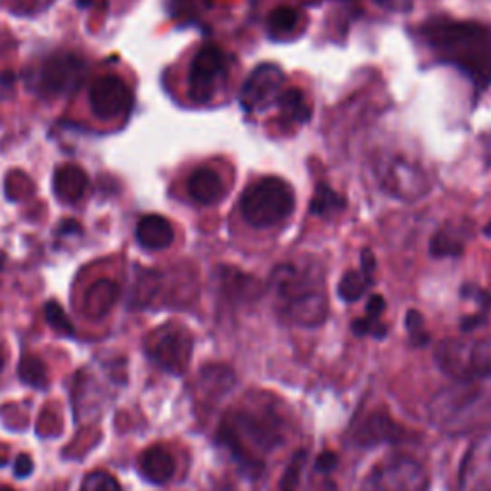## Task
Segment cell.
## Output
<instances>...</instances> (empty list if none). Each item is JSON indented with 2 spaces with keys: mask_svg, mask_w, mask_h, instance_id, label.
I'll return each instance as SVG.
<instances>
[{
  "mask_svg": "<svg viewBox=\"0 0 491 491\" xmlns=\"http://www.w3.org/2000/svg\"><path fill=\"white\" fill-rule=\"evenodd\" d=\"M422 173L409 166L403 159H394L382 173V185L390 190V194L401 196V198H417L422 190Z\"/></svg>",
  "mask_w": 491,
  "mask_h": 491,
  "instance_id": "9a60e30c",
  "label": "cell"
},
{
  "mask_svg": "<svg viewBox=\"0 0 491 491\" xmlns=\"http://www.w3.org/2000/svg\"><path fill=\"white\" fill-rule=\"evenodd\" d=\"M407 430L382 409H372L357 415L348 428V441L353 448H374L380 444H398L405 439Z\"/></svg>",
  "mask_w": 491,
  "mask_h": 491,
  "instance_id": "8fae6325",
  "label": "cell"
},
{
  "mask_svg": "<svg viewBox=\"0 0 491 491\" xmlns=\"http://www.w3.org/2000/svg\"><path fill=\"white\" fill-rule=\"evenodd\" d=\"M455 491H491V436L468 449Z\"/></svg>",
  "mask_w": 491,
  "mask_h": 491,
  "instance_id": "5bb4252c",
  "label": "cell"
},
{
  "mask_svg": "<svg viewBox=\"0 0 491 491\" xmlns=\"http://www.w3.org/2000/svg\"><path fill=\"white\" fill-rule=\"evenodd\" d=\"M428 419L449 436L491 432V372L441 388L428 401Z\"/></svg>",
  "mask_w": 491,
  "mask_h": 491,
  "instance_id": "277c9868",
  "label": "cell"
},
{
  "mask_svg": "<svg viewBox=\"0 0 491 491\" xmlns=\"http://www.w3.org/2000/svg\"><path fill=\"white\" fill-rule=\"evenodd\" d=\"M235 382L236 376L228 367L206 365L198 374L196 390H198V398L202 401H206L207 405H214L235 388Z\"/></svg>",
  "mask_w": 491,
  "mask_h": 491,
  "instance_id": "2e32d148",
  "label": "cell"
},
{
  "mask_svg": "<svg viewBox=\"0 0 491 491\" xmlns=\"http://www.w3.org/2000/svg\"><path fill=\"white\" fill-rule=\"evenodd\" d=\"M372 283H374L372 273H367L363 269L348 271V273L342 274L340 283H338V296L342 302L353 303L365 296L367 290L372 286Z\"/></svg>",
  "mask_w": 491,
  "mask_h": 491,
  "instance_id": "cb8c5ba5",
  "label": "cell"
},
{
  "mask_svg": "<svg viewBox=\"0 0 491 491\" xmlns=\"http://www.w3.org/2000/svg\"><path fill=\"white\" fill-rule=\"evenodd\" d=\"M137 468L144 480H149L150 484L156 486H163L175 477L177 463L166 448L152 446L140 453Z\"/></svg>",
  "mask_w": 491,
  "mask_h": 491,
  "instance_id": "e0dca14e",
  "label": "cell"
},
{
  "mask_svg": "<svg viewBox=\"0 0 491 491\" xmlns=\"http://www.w3.org/2000/svg\"><path fill=\"white\" fill-rule=\"evenodd\" d=\"M240 214L254 228H271L284 223L296 207L290 183L281 177H261L240 196Z\"/></svg>",
  "mask_w": 491,
  "mask_h": 491,
  "instance_id": "5b68a950",
  "label": "cell"
},
{
  "mask_svg": "<svg viewBox=\"0 0 491 491\" xmlns=\"http://www.w3.org/2000/svg\"><path fill=\"white\" fill-rule=\"evenodd\" d=\"M190 198L200 206H216L225 196V187L217 171L211 168H198L192 171L187 183Z\"/></svg>",
  "mask_w": 491,
  "mask_h": 491,
  "instance_id": "d6986e66",
  "label": "cell"
},
{
  "mask_svg": "<svg viewBox=\"0 0 491 491\" xmlns=\"http://www.w3.org/2000/svg\"><path fill=\"white\" fill-rule=\"evenodd\" d=\"M434 359L438 369L453 382L491 372V346L484 340L446 338L436 346Z\"/></svg>",
  "mask_w": 491,
  "mask_h": 491,
  "instance_id": "8992f818",
  "label": "cell"
},
{
  "mask_svg": "<svg viewBox=\"0 0 491 491\" xmlns=\"http://www.w3.org/2000/svg\"><path fill=\"white\" fill-rule=\"evenodd\" d=\"M79 491H121V486L110 472L94 470V472H89L83 478V482H81Z\"/></svg>",
  "mask_w": 491,
  "mask_h": 491,
  "instance_id": "f546056e",
  "label": "cell"
},
{
  "mask_svg": "<svg viewBox=\"0 0 491 491\" xmlns=\"http://www.w3.org/2000/svg\"><path fill=\"white\" fill-rule=\"evenodd\" d=\"M300 25V12L290 6H278L271 12L267 20V33L271 39L281 41L284 37H290L294 31Z\"/></svg>",
  "mask_w": 491,
  "mask_h": 491,
  "instance_id": "d4e9b609",
  "label": "cell"
},
{
  "mask_svg": "<svg viewBox=\"0 0 491 491\" xmlns=\"http://www.w3.org/2000/svg\"><path fill=\"white\" fill-rule=\"evenodd\" d=\"M89 187L87 173L79 166H62L54 173V192L56 198L63 204H75L85 196V190Z\"/></svg>",
  "mask_w": 491,
  "mask_h": 491,
  "instance_id": "ffe728a7",
  "label": "cell"
},
{
  "mask_svg": "<svg viewBox=\"0 0 491 491\" xmlns=\"http://www.w3.org/2000/svg\"><path fill=\"white\" fill-rule=\"evenodd\" d=\"M346 204H348L346 198H343L340 192H336L331 185L319 183L315 187L313 198H311L309 211H311V216H315V217L331 219V217L340 216L342 211L346 209Z\"/></svg>",
  "mask_w": 491,
  "mask_h": 491,
  "instance_id": "44dd1931",
  "label": "cell"
},
{
  "mask_svg": "<svg viewBox=\"0 0 491 491\" xmlns=\"http://www.w3.org/2000/svg\"><path fill=\"white\" fill-rule=\"evenodd\" d=\"M87 77V62L75 54L51 56L41 68L39 89L48 96L72 94Z\"/></svg>",
  "mask_w": 491,
  "mask_h": 491,
  "instance_id": "7c38bea8",
  "label": "cell"
},
{
  "mask_svg": "<svg viewBox=\"0 0 491 491\" xmlns=\"http://www.w3.org/2000/svg\"><path fill=\"white\" fill-rule=\"evenodd\" d=\"M276 108L281 110V116L294 125H305L311 120V106L307 98L298 89H284L281 98L276 101Z\"/></svg>",
  "mask_w": 491,
  "mask_h": 491,
  "instance_id": "603a6c76",
  "label": "cell"
},
{
  "mask_svg": "<svg viewBox=\"0 0 491 491\" xmlns=\"http://www.w3.org/2000/svg\"><path fill=\"white\" fill-rule=\"evenodd\" d=\"M135 236L144 250L161 252L168 250L175 242V228L169 219L158 214H150L139 221Z\"/></svg>",
  "mask_w": 491,
  "mask_h": 491,
  "instance_id": "ac0fdd59",
  "label": "cell"
},
{
  "mask_svg": "<svg viewBox=\"0 0 491 491\" xmlns=\"http://www.w3.org/2000/svg\"><path fill=\"white\" fill-rule=\"evenodd\" d=\"M305 459H307V451H296L292 455V459L288 461L284 474H283L281 491H298L300 489Z\"/></svg>",
  "mask_w": 491,
  "mask_h": 491,
  "instance_id": "83f0119b",
  "label": "cell"
},
{
  "mask_svg": "<svg viewBox=\"0 0 491 491\" xmlns=\"http://www.w3.org/2000/svg\"><path fill=\"white\" fill-rule=\"evenodd\" d=\"M386 309V302L382 296H379V294H374V296H371V300L367 302V307H365V319L369 321H382V313Z\"/></svg>",
  "mask_w": 491,
  "mask_h": 491,
  "instance_id": "1f68e13d",
  "label": "cell"
},
{
  "mask_svg": "<svg viewBox=\"0 0 491 491\" xmlns=\"http://www.w3.org/2000/svg\"><path fill=\"white\" fill-rule=\"evenodd\" d=\"M20 379L35 388H44L48 374H46V365L43 363V359H39L37 355H24L20 361Z\"/></svg>",
  "mask_w": 491,
  "mask_h": 491,
  "instance_id": "484cf974",
  "label": "cell"
},
{
  "mask_svg": "<svg viewBox=\"0 0 491 491\" xmlns=\"http://www.w3.org/2000/svg\"><path fill=\"white\" fill-rule=\"evenodd\" d=\"M290 430L283 401L265 391H250L223 415L217 444L231 455L238 470L248 478H259L267 457L281 448Z\"/></svg>",
  "mask_w": 491,
  "mask_h": 491,
  "instance_id": "6da1fadb",
  "label": "cell"
},
{
  "mask_svg": "<svg viewBox=\"0 0 491 491\" xmlns=\"http://www.w3.org/2000/svg\"><path fill=\"white\" fill-rule=\"evenodd\" d=\"M226 81V62L216 44L202 46L190 62L188 94L194 102L207 104L214 101Z\"/></svg>",
  "mask_w": 491,
  "mask_h": 491,
  "instance_id": "9c48e42d",
  "label": "cell"
},
{
  "mask_svg": "<svg viewBox=\"0 0 491 491\" xmlns=\"http://www.w3.org/2000/svg\"><path fill=\"white\" fill-rule=\"evenodd\" d=\"M44 319L46 323L53 326V329L63 336H73L75 331H73V324L72 321L68 319V315H65V311L56 303V302H48L44 305Z\"/></svg>",
  "mask_w": 491,
  "mask_h": 491,
  "instance_id": "4dcf8cb0",
  "label": "cell"
},
{
  "mask_svg": "<svg viewBox=\"0 0 491 491\" xmlns=\"http://www.w3.org/2000/svg\"><path fill=\"white\" fill-rule=\"evenodd\" d=\"M486 235H487V236H491V221H489V225L486 226Z\"/></svg>",
  "mask_w": 491,
  "mask_h": 491,
  "instance_id": "8d00e7d4",
  "label": "cell"
},
{
  "mask_svg": "<svg viewBox=\"0 0 491 491\" xmlns=\"http://www.w3.org/2000/svg\"><path fill=\"white\" fill-rule=\"evenodd\" d=\"M465 252V244L448 231H438L430 240V254L434 257H459Z\"/></svg>",
  "mask_w": 491,
  "mask_h": 491,
  "instance_id": "4316f807",
  "label": "cell"
},
{
  "mask_svg": "<svg viewBox=\"0 0 491 491\" xmlns=\"http://www.w3.org/2000/svg\"><path fill=\"white\" fill-rule=\"evenodd\" d=\"M269 292L276 315L286 324L317 329L329 319L324 278L315 265H278L269 278Z\"/></svg>",
  "mask_w": 491,
  "mask_h": 491,
  "instance_id": "7a4b0ae2",
  "label": "cell"
},
{
  "mask_svg": "<svg viewBox=\"0 0 491 491\" xmlns=\"http://www.w3.org/2000/svg\"><path fill=\"white\" fill-rule=\"evenodd\" d=\"M422 35L439 60L461 70L474 85H491V31L474 22L436 18L422 25Z\"/></svg>",
  "mask_w": 491,
  "mask_h": 491,
  "instance_id": "3957f363",
  "label": "cell"
},
{
  "mask_svg": "<svg viewBox=\"0 0 491 491\" xmlns=\"http://www.w3.org/2000/svg\"><path fill=\"white\" fill-rule=\"evenodd\" d=\"M33 472V459L29 455L22 453L18 455V459H15V465H14V474L18 478H27L29 474Z\"/></svg>",
  "mask_w": 491,
  "mask_h": 491,
  "instance_id": "836d02e7",
  "label": "cell"
},
{
  "mask_svg": "<svg viewBox=\"0 0 491 491\" xmlns=\"http://www.w3.org/2000/svg\"><path fill=\"white\" fill-rule=\"evenodd\" d=\"M5 365H6V353L3 350H0V372H3Z\"/></svg>",
  "mask_w": 491,
  "mask_h": 491,
  "instance_id": "e575fe53",
  "label": "cell"
},
{
  "mask_svg": "<svg viewBox=\"0 0 491 491\" xmlns=\"http://www.w3.org/2000/svg\"><path fill=\"white\" fill-rule=\"evenodd\" d=\"M91 110L98 120L110 121L127 116L133 108V91L118 75H102L91 85Z\"/></svg>",
  "mask_w": 491,
  "mask_h": 491,
  "instance_id": "4fadbf2b",
  "label": "cell"
},
{
  "mask_svg": "<svg viewBox=\"0 0 491 491\" xmlns=\"http://www.w3.org/2000/svg\"><path fill=\"white\" fill-rule=\"evenodd\" d=\"M405 329H407L409 342H411V346H415V348L427 346L428 340H430V334L427 331V326H424V317L419 313L417 309L407 311Z\"/></svg>",
  "mask_w": 491,
  "mask_h": 491,
  "instance_id": "f1b7e54d",
  "label": "cell"
},
{
  "mask_svg": "<svg viewBox=\"0 0 491 491\" xmlns=\"http://www.w3.org/2000/svg\"><path fill=\"white\" fill-rule=\"evenodd\" d=\"M359 491H428V472L415 457L388 455L367 472Z\"/></svg>",
  "mask_w": 491,
  "mask_h": 491,
  "instance_id": "52a82bcc",
  "label": "cell"
},
{
  "mask_svg": "<svg viewBox=\"0 0 491 491\" xmlns=\"http://www.w3.org/2000/svg\"><path fill=\"white\" fill-rule=\"evenodd\" d=\"M0 491H14V489H10V487H3V489H0Z\"/></svg>",
  "mask_w": 491,
  "mask_h": 491,
  "instance_id": "74e56055",
  "label": "cell"
},
{
  "mask_svg": "<svg viewBox=\"0 0 491 491\" xmlns=\"http://www.w3.org/2000/svg\"><path fill=\"white\" fill-rule=\"evenodd\" d=\"M317 470L319 472H332L336 467H338V455L334 451H323L319 457H317Z\"/></svg>",
  "mask_w": 491,
  "mask_h": 491,
  "instance_id": "d6a6232c",
  "label": "cell"
},
{
  "mask_svg": "<svg viewBox=\"0 0 491 491\" xmlns=\"http://www.w3.org/2000/svg\"><path fill=\"white\" fill-rule=\"evenodd\" d=\"M118 294H120L118 286L111 281H98L96 284H92L85 296L87 315L94 319L104 317L111 309V305L116 303Z\"/></svg>",
  "mask_w": 491,
  "mask_h": 491,
  "instance_id": "7402d4cb",
  "label": "cell"
},
{
  "mask_svg": "<svg viewBox=\"0 0 491 491\" xmlns=\"http://www.w3.org/2000/svg\"><path fill=\"white\" fill-rule=\"evenodd\" d=\"M376 3L382 5V6H388V5H390V0H376Z\"/></svg>",
  "mask_w": 491,
  "mask_h": 491,
  "instance_id": "d590c367",
  "label": "cell"
},
{
  "mask_svg": "<svg viewBox=\"0 0 491 491\" xmlns=\"http://www.w3.org/2000/svg\"><path fill=\"white\" fill-rule=\"evenodd\" d=\"M284 72L276 63H259L257 68L246 77L240 89L238 101L244 111L261 113L276 106V101L284 92Z\"/></svg>",
  "mask_w": 491,
  "mask_h": 491,
  "instance_id": "30bf717a",
  "label": "cell"
},
{
  "mask_svg": "<svg viewBox=\"0 0 491 491\" xmlns=\"http://www.w3.org/2000/svg\"><path fill=\"white\" fill-rule=\"evenodd\" d=\"M144 351L158 369L171 374H183L190 365L194 336L183 324L168 323L146 336Z\"/></svg>",
  "mask_w": 491,
  "mask_h": 491,
  "instance_id": "ba28073f",
  "label": "cell"
}]
</instances>
